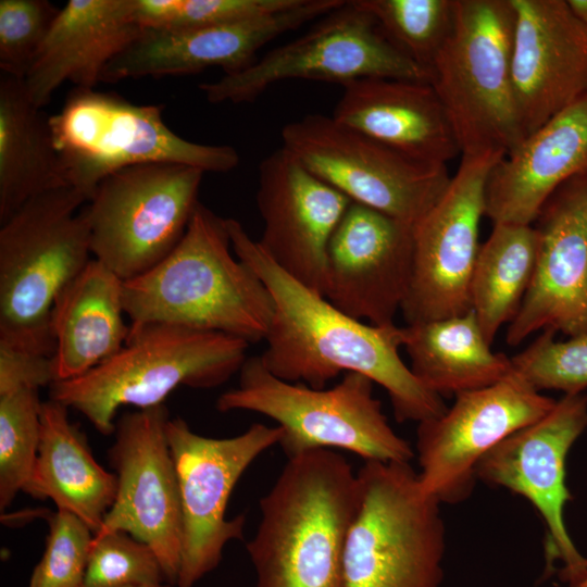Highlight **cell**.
I'll return each mask as SVG.
<instances>
[{"label": "cell", "instance_id": "6da1fadb", "mask_svg": "<svg viewBox=\"0 0 587 587\" xmlns=\"http://www.w3.org/2000/svg\"><path fill=\"white\" fill-rule=\"evenodd\" d=\"M235 255L262 280L274 313L260 357L276 377L322 389L340 373L357 372L388 394L395 419L421 423L446 412L399 354L403 327L376 326L335 308L282 270L235 218H225Z\"/></svg>", "mask_w": 587, "mask_h": 587}, {"label": "cell", "instance_id": "7a4b0ae2", "mask_svg": "<svg viewBox=\"0 0 587 587\" xmlns=\"http://www.w3.org/2000/svg\"><path fill=\"white\" fill-rule=\"evenodd\" d=\"M225 218L198 203L175 249L147 273L124 282L130 327L166 323L265 338L274 304L262 280L230 253Z\"/></svg>", "mask_w": 587, "mask_h": 587}, {"label": "cell", "instance_id": "3957f363", "mask_svg": "<svg viewBox=\"0 0 587 587\" xmlns=\"http://www.w3.org/2000/svg\"><path fill=\"white\" fill-rule=\"evenodd\" d=\"M358 477L332 449L288 459L260 500L246 548L255 587H344V549L358 502Z\"/></svg>", "mask_w": 587, "mask_h": 587}, {"label": "cell", "instance_id": "277c9868", "mask_svg": "<svg viewBox=\"0 0 587 587\" xmlns=\"http://www.w3.org/2000/svg\"><path fill=\"white\" fill-rule=\"evenodd\" d=\"M249 346L227 334L175 324L130 327L116 354L82 376L55 380L50 399L77 410L99 433L110 435L123 405L153 408L180 386L210 389L226 383L240 371Z\"/></svg>", "mask_w": 587, "mask_h": 587}, {"label": "cell", "instance_id": "5b68a950", "mask_svg": "<svg viewBox=\"0 0 587 587\" xmlns=\"http://www.w3.org/2000/svg\"><path fill=\"white\" fill-rule=\"evenodd\" d=\"M87 197L65 186L25 202L0 227V345L54 357L59 292L92 259Z\"/></svg>", "mask_w": 587, "mask_h": 587}, {"label": "cell", "instance_id": "8992f818", "mask_svg": "<svg viewBox=\"0 0 587 587\" xmlns=\"http://www.w3.org/2000/svg\"><path fill=\"white\" fill-rule=\"evenodd\" d=\"M344 549V587H439L446 529L440 502L410 463L365 461Z\"/></svg>", "mask_w": 587, "mask_h": 587}, {"label": "cell", "instance_id": "52a82bcc", "mask_svg": "<svg viewBox=\"0 0 587 587\" xmlns=\"http://www.w3.org/2000/svg\"><path fill=\"white\" fill-rule=\"evenodd\" d=\"M237 386L216 400L220 412L265 415L282 429L287 459L316 449H342L365 461L410 463L414 451L388 424L367 376L345 373L332 388H313L273 375L259 355L247 358Z\"/></svg>", "mask_w": 587, "mask_h": 587}, {"label": "cell", "instance_id": "ba28073f", "mask_svg": "<svg viewBox=\"0 0 587 587\" xmlns=\"http://www.w3.org/2000/svg\"><path fill=\"white\" fill-rule=\"evenodd\" d=\"M510 0H455L453 29L428 73L461 155L508 153L523 139L512 84Z\"/></svg>", "mask_w": 587, "mask_h": 587}, {"label": "cell", "instance_id": "9c48e42d", "mask_svg": "<svg viewBox=\"0 0 587 587\" xmlns=\"http://www.w3.org/2000/svg\"><path fill=\"white\" fill-rule=\"evenodd\" d=\"M49 123L66 182L88 201L104 177L129 166L173 163L224 173L240 161L230 146L180 137L164 122L160 105L93 89L75 88Z\"/></svg>", "mask_w": 587, "mask_h": 587}, {"label": "cell", "instance_id": "30bf717a", "mask_svg": "<svg viewBox=\"0 0 587 587\" xmlns=\"http://www.w3.org/2000/svg\"><path fill=\"white\" fill-rule=\"evenodd\" d=\"M204 173L152 163L104 177L83 208L92 258L124 282L158 265L185 235Z\"/></svg>", "mask_w": 587, "mask_h": 587}, {"label": "cell", "instance_id": "8fae6325", "mask_svg": "<svg viewBox=\"0 0 587 587\" xmlns=\"http://www.w3.org/2000/svg\"><path fill=\"white\" fill-rule=\"evenodd\" d=\"M280 138L283 148L351 201L412 228L451 180L446 164L408 157L323 114L286 124Z\"/></svg>", "mask_w": 587, "mask_h": 587}, {"label": "cell", "instance_id": "7c38bea8", "mask_svg": "<svg viewBox=\"0 0 587 587\" xmlns=\"http://www.w3.org/2000/svg\"><path fill=\"white\" fill-rule=\"evenodd\" d=\"M363 78L428 82L429 74L386 38L357 0H345L299 38L268 51L242 71L201 83L199 89L211 103H246L287 79L342 86Z\"/></svg>", "mask_w": 587, "mask_h": 587}, {"label": "cell", "instance_id": "4fadbf2b", "mask_svg": "<svg viewBox=\"0 0 587 587\" xmlns=\"http://www.w3.org/2000/svg\"><path fill=\"white\" fill-rule=\"evenodd\" d=\"M165 433L174 461L183 516L177 587H193L222 560L224 547L242 539L245 516L228 520L226 507L247 467L278 445L282 429L254 423L230 438L195 433L182 417L168 419Z\"/></svg>", "mask_w": 587, "mask_h": 587}, {"label": "cell", "instance_id": "5bb4252c", "mask_svg": "<svg viewBox=\"0 0 587 587\" xmlns=\"http://www.w3.org/2000/svg\"><path fill=\"white\" fill-rule=\"evenodd\" d=\"M503 155L463 154L442 196L413 227L412 278L401 308L408 325L471 310L470 284L480 248L485 187Z\"/></svg>", "mask_w": 587, "mask_h": 587}, {"label": "cell", "instance_id": "9a60e30c", "mask_svg": "<svg viewBox=\"0 0 587 587\" xmlns=\"http://www.w3.org/2000/svg\"><path fill=\"white\" fill-rule=\"evenodd\" d=\"M557 400L511 372L498 383L455 396L441 415L419 423V482L440 503L466 500L478 462L504 438L545 416Z\"/></svg>", "mask_w": 587, "mask_h": 587}, {"label": "cell", "instance_id": "2e32d148", "mask_svg": "<svg viewBox=\"0 0 587 587\" xmlns=\"http://www.w3.org/2000/svg\"><path fill=\"white\" fill-rule=\"evenodd\" d=\"M164 404L123 414L115 423L109 460L116 496L93 538L125 532L150 546L166 582L176 586L183 545L178 482L167 444Z\"/></svg>", "mask_w": 587, "mask_h": 587}, {"label": "cell", "instance_id": "e0dca14e", "mask_svg": "<svg viewBox=\"0 0 587 587\" xmlns=\"http://www.w3.org/2000/svg\"><path fill=\"white\" fill-rule=\"evenodd\" d=\"M587 428V395H564L541 419L495 446L476 466V478L526 498L546 526L547 567L561 561L570 583L587 574V558L573 544L564 522L572 500L565 483L566 455Z\"/></svg>", "mask_w": 587, "mask_h": 587}, {"label": "cell", "instance_id": "ac0fdd59", "mask_svg": "<svg viewBox=\"0 0 587 587\" xmlns=\"http://www.w3.org/2000/svg\"><path fill=\"white\" fill-rule=\"evenodd\" d=\"M535 272L507 342L540 329L575 336L587 330V172L563 183L535 220Z\"/></svg>", "mask_w": 587, "mask_h": 587}, {"label": "cell", "instance_id": "d6986e66", "mask_svg": "<svg viewBox=\"0 0 587 587\" xmlns=\"http://www.w3.org/2000/svg\"><path fill=\"white\" fill-rule=\"evenodd\" d=\"M412 267L413 228L351 201L328 243L325 298L355 320L395 324Z\"/></svg>", "mask_w": 587, "mask_h": 587}, {"label": "cell", "instance_id": "ffe728a7", "mask_svg": "<svg viewBox=\"0 0 587 587\" xmlns=\"http://www.w3.org/2000/svg\"><path fill=\"white\" fill-rule=\"evenodd\" d=\"M258 241L292 278L325 297L327 248L351 200L280 147L259 165Z\"/></svg>", "mask_w": 587, "mask_h": 587}, {"label": "cell", "instance_id": "44dd1931", "mask_svg": "<svg viewBox=\"0 0 587 587\" xmlns=\"http://www.w3.org/2000/svg\"><path fill=\"white\" fill-rule=\"evenodd\" d=\"M345 0H296L282 10L188 30L145 29L105 67L103 83L177 76L218 66L225 74L247 68L257 51L276 37L322 17Z\"/></svg>", "mask_w": 587, "mask_h": 587}, {"label": "cell", "instance_id": "7402d4cb", "mask_svg": "<svg viewBox=\"0 0 587 587\" xmlns=\"http://www.w3.org/2000/svg\"><path fill=\"white\" fill-rule=\"evenodd\" d=\"M511 73L524 138L587 93V25L566 0H510Z\"/></svg>", "mask_w": 587, "mask_h": 587}, {"label": "cell", "instance_id": "603a6c76", "mask_svg": "<svg viewBox=\"0 0 587 587\" xmlns=\"http://www.w3.org/2000/svg\"><path fill=\"white\" fill-rule=\"evenodd\" d=\"M587 172V93L555 114L491 168L485 215L532 225L563 183Z\"/></svg>", "mask_w": 587, "mask_h": 587}, {"label": "cell", "instance_id": "cb8c5ba5", "mask_svg": "<svg viewBox=\"0 0 587 587\" xmlns=\"http://www.w3.org/2000/svg\"><path fill=\"white\" fill-rule=\"evenodd\" d=\"M136 0H70L55 17L24 82L38 108L65 82L93 89L108 64L145 30Z\"/></svg>", "mask_w": 587, "mask_h": 587}, {"label": "cell", "instance_id": "d4e9b609", "mask_svg": "<svg viewBox=\"0 0 587 587\" xmlns=\"http://www.w3.org/2000/svg\"><path fill=\"white\" fill-rule=\"evenodd\" d=\"M332 117L413 159L446 164L461 154L453 128L428 82L363 78L342 85Z\"/></svg>", "mask_w": 587, "mask_h": 587}, {"label": "cell", "instance_id": "484cf974", "mask_svg": "<svg viewBox=\"0 0 587 587\" xmlns=\"http://www.w3.org/2000/svg\"><path fill=\"white\" fill-rule=\"evenodd\" d=\"M124 315V280L92 258L53 304L57 380L82 376L116 354L130 332Z\"/></svg>", "mask_w": 587, "mask_h": 587}, {"label": "cell", "instance_id": "4316f807", "mask_svg": "<svg viewBox=\"0 0 587 587\" xmlns=\"http://www.w3.org/2000/svg\"><path fill=\"white\" fill-rule=\"evenodd\" d=\"M67 409L52 399L41 403L38 455L25 492L51 499L95 534L114 502L117 479L96 461Z\"/></svg>", "mask_w": 587, "mask_h": 587}, {"label": "cell", "instance_id": "83f0119b", "mask_svg": "<svg viewBox=\"0 0 587 587\" xmlns=\"http://www.w3.org/2000/svg\"><path fill=\"white\" fill-rule=\"evenodd\" d=\"M68 186L49 116L24 79L0 75V224L28 200Z\"/></svg>", "mask_w": 587, "mask_h": 587}, {"label": "cell", "instance_id": "f1b7e54d", "mask_svg": "<svg viewBox=\"0 0 587 587\" xmlns=\"http://www.w3.org/2000/svg\"><path fill=\"white\" fill-rule=\"evenodd\" d=\"M414 376L440 397L476 390L504 378L511 358L494 352L472 310L403 326Z\"/></svg>", "mask_w": 587, "mask_h": 587}, {"label": "cell", "instance_id": "f546056e", "mask_svg": "<svg viewBox=\"0 0 587 587\" xmlns=\"http://www.w3.org/2000/svg\"><path fill=\"white\" fill-rule=\"evenodd\" d=\"M537 238L533 225L496 223L480 245L470 284V303L491 345L519 312L532 283Z\"/></svg>", "mask_w": 587, "mask_h": 587}, {"label": "cell", "instance_id": "4dcf8cb0", "mask_svg": "<svg viewBox=\"0 0 587 587\" xmlns=\"http://www.w3.org/2000/svg\"><path fill=\"white\" fill-rule=\"evenodd\" d=\"M386 38L427 72L450 36L455 0H357ZM429 74V73H428Z\"/></svg>", "mask_w": 587, "mask_h": 587}, {"label": "cell", "instance_id": "1f68e13d", "mask_svg": "<svg viewBox=\"0 0 587 587\" xmlns=\"http://www.w3.org/2000/svg\"><path fill=\"white\" fill-rule=\"evenodd\" d=\"M38 389L0 395V509L25 491L36 464L40 440Z\"/></svg>", "mask_w": 587, "mask_h": 587}, {"label": "cell", "instance_id": "d6a6232c", "mask_svg": "<svg viewBox=\"0 0 587 587\" xmlns=\"http://www.w3.org/2000/svg\"><path fill=\"white\" fill-rule=\"evenodd\" d=\"M555 332L544 329L522 352L511 358L512 370L532 387L582 394L587 388V330L554 340Z\"/></svg>", "mask_w": 587, "mask_h": 587}, {"label": "cell", "instance_id": "836d02e7", "mask_svg": "<svg viewBox=\"0 0 587 587\" xmlns=\"http://www.w3.org/2000/svg\"><path fill=\"white\" fill-rule=\"evenodd\" d=\"M296 0H136L135 17L145 29L188 30L275 12Z\"/></svg>", "mask_w": 587, "mask_h": 587}, {"label": "cell", "instance_id": "e575fe53", "mask_svg": "<svg viewBox=\"0 0 587 587\" xmlns=\"http://www.w3.org/2000/svg\"><path fill=\"white\" fill-rule=\"evenodd\" d=\"M166 582L157 553L125 532L92 538L83 587H130Z\"/></svg>", "mask_w": 587, "mask_h": 587}, {"label": "cell", "instance_id": "d590c367", "mask_svg": "<svg viewBox=\"0 0 587 587\" xmlns=\"http://www.w3.org/2000/svg\"><path fill=\"white\" fill-rule=\"evenodd\" d=\"M59 12L48 0H0L2 74L25 79Z\"/></svg>", "mask_w": 587, "mask_h": 587}, {"label": "cell", "instance_id": "8d00e7d4", "mask_svg": "<svg viewBox=\"0 0 587 587\" xmlns=\"http://www.w3.org/2000/svg\"><path fill=\"white\" fill-rule=\"evenodd\" d=\"M49 528L45 552L27 587H83L92 530L64 511L52 515Z\"/></svg>", "mask_w": 587, "mask_h": 587}, {"label": "cell", "instance_id": "74e56055", "mask_svg": "<svg viewBox=\"0 0 587 587\" xmlns=\"http://www.w3.org/2000/svg\"><path fill=\"white\" fill-rule=\"evenodd\" d=\"M57 380L54 357L0 345V395L24 388L38 389Z\"/></svg>", "mask_w": 587, "mask_h": 587}, {"label": "cell", "instance_id": "f35d334b", "mask_svg": "<svg viewBox=\"0 0 587 587\" xmlns=\"http://www.w3.org/2000/svg\"><path fill=\"white\" fill-rule=\"evenodd\" d=\"M574 15L587 25V0H566Z\"/></svg>", "mask_w": 587, "mask_h": 587}, {"label": "cell", "instance_id": "ab89813d", "mask_svg": "<svg viewBox=\"0 0 587 587\" xmlns=\"http://www.w3.org/2000/svg\"><path fill=\"white\" fill-rule=\"evenodd\" d=\"M569 587H587V574L569 583Z\"/></svg>", "mask_w": 587, "mask_h": 587}, {"label": "cell", "instance_id": "60d3db41", "mask_svg": "<svg viewBox=\"0 0 587 587\" xmlns=\"http://www.w3.org/2000/svg\"><path fill=\"white\" fill-rule=\"evenodd\" d=\"M130 587H177V586L171 585V584L162 583V584H151V585L130 586Z\"/></svg>", "mask_w": 587, "mask_h": 587}]
</instances>
